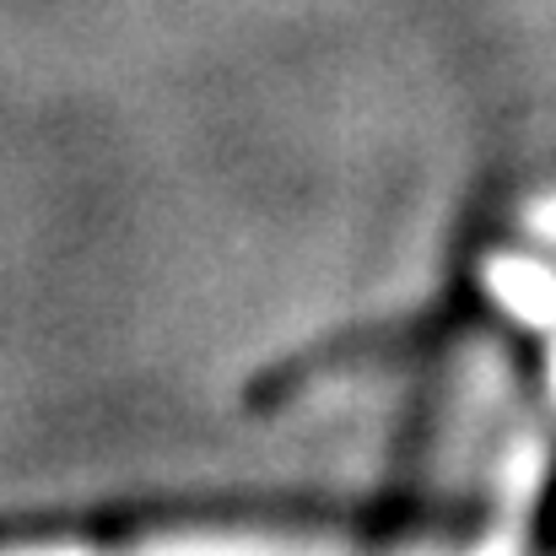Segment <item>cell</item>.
<instances>
[{"mask_svg":"<svg viewBox=\"0 0 556 556\" xmlns=\"http://www.w3.org/2000/svg\"><path fill=\"white\" fill-rule=\"evenodd\" d=\"M0 556H438L432 546H368L319 519L270 508H119L0 519Z\"/></svg>","mask_w":556,"mask_h":556,"instance_id":"1","label":"cell"}]
</instances>
